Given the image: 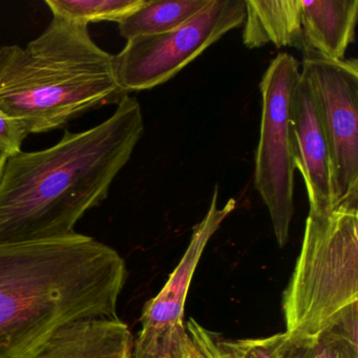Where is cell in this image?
Masks as SVG:
<instances>
[{
  "instance_id": "obj_15",
  "label": "cell",
  "mask_w": 358,
  "mask_h": 358,
  "mask_svg": "<svg viewBox=\"0 0 358 358\" xmlns=\"http://www.w3.org/2000/svg\"><path fill=\"white\" fill-rule=\"evenodd\" d=\"M278 358H358V343L328 331L314 337L289 336L278 350Z\"/></svg>"
},
{
  "instance_id": "obj_6",
  "label": "cell",
  "mask_w": 358,
  "mask_h": 358,
  "mask_svg": "<svg viewBox=\"0 0 358 358\" xmlns=\"http://www.w3.org/2000/svg\"><path fill=\"white\" fill-rule=\"evenodd\" d=\"M244 20L245 0H210L177 29L127 41L115 56L119 87L129 95L167 83Z\"/></svg>"
},
{
  "instance_id": "obj_7",
  "label": "cell",
  "mask_w": 358,
  "mask_h": 358,
  "mask_svg": "<svg viewBox=\"0 0 358 358\" xmlns=\"http://www.w3.org/2000/svg\"><path fill=\"white\" fill-rule=\"evenodd\" d=\"M301 74L320 108L334 163L337 205L358 203V64L303 52Z\"/></svg>"
},
{
  "instance_id": "obj_8",
  "label": "cell",
  "mask_w": 358,
  "mask_h": 358,
  "mask_svg": "<svg viewBox=\"0 0 358 358\" xmlns=\"http://www.w3.org/2000/svg\"><path fill=\"white\" fill-rule=\"evenodd\" d=\"M217 200L219 186L215 185L208 210L194 226L181 261L162 290L144 305L141 330L133 343L131 358H182L188 336L184 309L194 271L209 241L236 206L234 199L223 207H219Z\"/></svg>"
},
{
  "instance_id": "obj_19",
  "label": "cell",
  "mask_w": 358,
  "mask_h": 358,
  "mask_svg": "<svg viewBox=\"0 0 358 358\" xmlns=\"http://www.w3.org/2000/svg\"><path fill=\"white\" fill-rule=\"evenodd\" d=\"M182 358H203L202 353L196 347V343L190 338L189 335H188L187 341H186L185 345H184Z\"/></svg>"
},
{
  "instance_id": "obj_13",
  "label": "cell",
  "mask_w": 358,
  "mask_h": 358,
  "mask_svg": "<svg viewBox=\"0 0 358 358\" xmlns=\"http://www.w3.org/2000/svg\"><path fill=\"white\" fill-rule=\"evenodd\" d=\"M209 3L210 0H145L119 22V32L127 41L162 34L185 24Z\"/></svg>"
},
{
  "instance_id": "obj_12",
  "label": "cell",
  "mask_w": 358,
  "mask_h": 358,
  "mask_svg": "<svg viewBox=\"0 0 358 358\" xmlns=\"http://www.w3.org/2000/svg\"><path fill=\"white\" fill-rule=\"evenodd\" d=\"M244 24L247 48L274 45L306 51L301 0H245Z\"/></svg>"
},
{
  "instance_id": "obj_1",
  "label": "cell",
  "mask_w": 358,
  "mask_h": 358,
  "mask_svg": "<svg viewBox=\"0 0 358 358\" xmlns=\"http://www.w3.org/2000/svg\"><path fill=\"white\" fill-rule=\"evenodd\" d=\"M144 129L139 101L127 95L100 124L66 131L47 150L9 157L0 180V245L76 234L79 220L108 198Z\"/></svg>"
},
{
  "instance_id": "obj_10",
  "label": "cell",
  "mask_w": 358,
  "mask_h": 358,
  "mask_svg": "<svg viewBox=\"0 0 358 358\" xmlns=\"http://www.w3.org/2000/svg\"><path fill=\"white\" fill-rule=\"evenodd\" d=\"M133 337L118 318L74 320L54 331L24 358H131Z\"/></svg>"
},
{
  "instance_id": "obj_3",
  "label": "cell",
  "mask_w": 358,
  "mask_h": 358,
  "mask_svg": "<svg viewBox=\"0 0 358 358\" xmlns=\"http://www.w3.org/2000/svg\"><path fill=\"white\" fill-rule=\"evenodd\" d=\"M127 95L115 56L96 45L87 26L53 17L26 47L0 48V110L29 135L64 129Z\"/></svg>"
},
{
  "instance_id": "obj_16",
  "label": "cell",
  "mask_w": 358,
  "mask_h": 358,
  "mask_svg": "<svg viewBox=\"0 0 358 358\" xmlns=\"http://www.w3.org/2000/svg\"><path fill=\"white\" fill-rule=\"evenodd\" d=\"M285 332L263 338L228 339L221 343L232 358H278V350Z\"/></svg>"
},
{
  "instance_id": "obj_4",
  "label": "cell",
  "mask_w": 358,
  "mask_h": 358,
  "mask_svg": "<svg viewBox=\"0 0 358 358\" xmlns=\"http://www.w3.org/2000/svg\"><path fill=\"white\" fill-rule=\"evenodd\" d=\"M282 312L289 336L332 331L358 343V203L309 213Z\"/></svg>"
},
{
  "instance_id": "obj_5",
  "label": "cell",
  "mask_w": 358,
  "mask_h": 358,
  "mask_svg": "<svg viewBox=\"0 0 358 358\" xmlns=\"http://www.w3.org/2000/svg\"><path fill=\"white\" fill-rule=\"evenodd\" d=\"M299 79V62L290 54L280 53L270 62L259 83L262 119L255 186L269 211L280 247L288 242L294 213L292 115Z\"/></svg>"
},
{
  "instance_id": "obj_20",
  "label": "cell",
  "mask_w": 358,
  "mask_h": 358,
  "mask_svg": "<svg viewBox=\"0 0 358 358\" xmlns=\"http://www.w3.org/2000/svg\"><path fill=\"white\" fill-rule=\"evenodd\" d=\"M8 159H9V156H8L6 152H3V150H0V180H1V177H3Z\"/></svg>"
},
{
  "instance_id": "obj_18",
  "label": "cell",
  "mask_w": 358,
  "mask_h": 358,
  "mask_svg": "<svg viewBox=\"0 0 358 358\" xmlns=\"http://www.w3.org/2000/svg\"><path fill=\"white\" fill-rule=\"evenodd\" d=\"M28 136L22 124L0 110V150L9 157L18 154Z\"/></svg>"
},
{
  "instance_id": "obj_14",
  "label": "cell",
  "mask_w": 358,
  "mask_h": 358,
  "mask_svg": "<svg viewBox=\"0 0 358 358\" xmlns=\"http://www.w3.org/2000/svg\"><path fill=\"white\" fill-rule=\"evenodd\" d=\"M145 0H47L53 17L89 26L91 22H120Z\"/></svg>"
},
{
  "instance_id": "obj_9",
  "label": "cell",
  "mask_w": 358,
  "mask_h": 358,
  "mask_svg": "<svg viewBox=\"0 0 358 358\" xmlns=\"http://www.w3.org/2000/svg\"><path fill=\"white\" fill-rule=\"evenodd\" d=\"M293 158L305 182L309 213H330L337 206L334 163L313 90L301 74L292 115Z\"/></svg>"
},
{
  "instance_id": "obj_17",
  "label": "cell",
  "mask_w": 358,
  "mask_h": 358,
  "mask_svg": "<svg viewBox=\"0 0 358 358\" xmlns=\"http://www.w3.org/2000/svg\"><path fill=\"white\" fill-rule=\"evenodd\" d=\"M186 332L202 353L203 358H229L221 345V335L207 330L196 320L190 318L185 324Z\"/></svg>"
},
{
  "instance_id": "obj_2",
  "label": "cell",
  "mask_w": 358,
  "mask_h": 358,
  "mask_svg": "<svg viewBox=\"0 0 358 358\" xmlns=\"http://www.w3.org/2000/svg\"><path fill=\"white\" fill-rule=\"evenodd\" d=\"M124 259L91 236L0 245V358H24L54 331L118 318Z\"/></svg>"
},
{
  "instance_id": "obj_11",
  "label": "cell",
  "mask_w": 358,
  "mask_h": 358,
  "mask_svg": "<svg viewBox=\"0 0 358 358\" xmlns=\"http://www.w3.org/2000/svg\"><path fill=\"white\" fill-rule=\"evenodd\" d=\"M306 50L333 60L345 59L355 39L357 0H301Z\"/></svg>"
}]
</instances>
